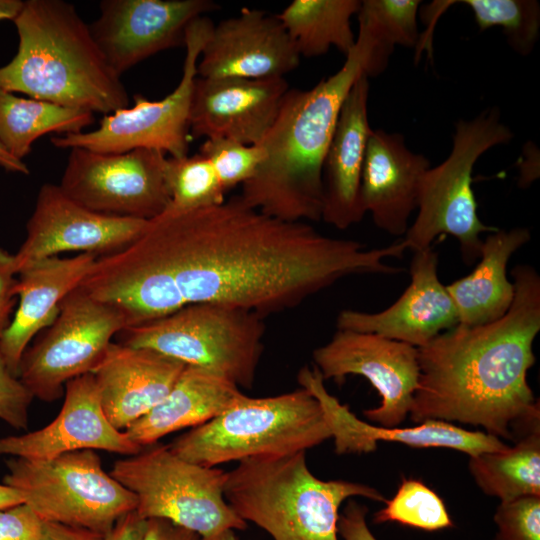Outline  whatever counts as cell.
I'll return each instance as SVG.
<instances>
[{
  "label": "cell",
  "mask_w": 540,
  "mask_h": 540,
  "mask_svg": "<svg viewBox=\"0 0 540 540\" xmlns=\"http://www.w3.org/2000/svg\"><path fill=\"white\" fill-rule=\"evenodd\" d=\"M406 250L403 241L367 249L330 237L307 222L268 216L238 195L149 220L132 243L98 257L78 288L118 308L127 327L199 303L266 317L296 308L345 277L401 272L385 259Z\"/></svg>",
  "instance_id": "1"
},
{
  "label": "cell",
  "mask_w": 540,
  "mask_h": 540,
  "mask_svg": "<svg viewBox=\"0 0 540 540\" xmlns=\"http://www.w3.org/2000/svg\"><path fill=\"white\" fill-rule=\"evenodd\" d=\"M512 276L515 295L503 317L478 326L458 323L417 348L413 422L481 426L508 440L540 427L539 401L527 380L540 331V276L530 265H517Z\"/></svg>",
  "instance_id": "2"
},
{
  "label": "cell",
  "mask_w": 540,
  "mask_h": 540,
  "mask_svg": "<svg viewBox=\"0 0 540 540\" xmlns=\"http://www.w3.org/2000/svg\"><path fill=\"white\" fill-rule=\"evenodd\" d=\"M364 68L365 52L355 42L336 73L311 89L287 91L258 144L266 158L242 185L245 203L284 221L321 220L325 156L344 100Z\"/></svg>",
  "instance_id": "3"
},
{
  "label": "cell",
  "mask_w": 540,
  "mask_h": 540,
  "mask_svg": "<svg viewBox=\"0 0 540 540\" xmlns=\"http://www.w3.org/2000/svg\"><path fill=\"white\" fill-rule=\"evenodd\" d=\"M18 49L0 67V89L103 115L129 105L127 90L107 63L74 5L26 0L13 20Z\"/></svg>",
  "instance_id": "4"
},
{
  "label": "cell",
  "mask_w": 540,
  "mask_h": 540,
  "mask_svg": "<svg viewBox=\"0 0 540 540\" xmlns=\"http://www.w3.org/2000/svg\"><path fill=\"white\" fill-rule=\"evenodd\" d=\"M305 454L239 461L227 472L226 501L273 540H338L339 508L346 499L360 496L386 502L371 486L317 478L308 469Z\"/></svg>",
  "instance_id": "5"
},
{
  "label": "cell",
  "mask_w": 540,
  "mask_h": 540,
  "mask_svg": "<svg viewBox=\"0 0 540 540\" xmlns=\"http://www.w3.org/2000/svg\"><path fill=\"white\" fill-rule=\"evenodd\" d=\"M332 437L319 401L306 389L252 398L242 395L212 420L169 446L180 458L205 467L258 456H282Z\"/></svg>",
  "instance_id": "6"
},
{
  "label": "cell",
  "mask_w": 540,
  "mask_h": 540,
  "mask_svg": "<svg viewBox=\"0 0 540 540\" xmlns=\"http://www.w3.org/2000/svg\"><path fill=\"white\" fill-rule=\"evenodd\" d=\"M512 139L513 132L501 121L496 108L457 121L450 154L430 167L422 179L418 213L403 239L407 249L424 250L432 247L436 237L448 234L459 241L464 263L470 265L479 259L481 234L498 228L484 224L477 214L473 169L485 152Z\"/></svg>",
  "instance_id": "7"
},
{
  "label": "cell",
  "mask_w": 540,
  "mask_h": 540,
  "mask_svg": "<svg viewBox=\"0 0 540 540\" xmlns=\"http://www.w3.org/2000/svg\"><path fill=\"white\" fill-rule=\"evenodd\" d=\"M110 474L136 496L135 510L146 520H169L199 540H237L235 530L247 527L224 497L227 472L186 461L168 445L116 460Z\"/></svg>",
  "instance_id": "8"
},
{
  "label": "cell",
  "mask_w": 540,
  "mask_h": 540,
  "mask_svg": "<svg viewBox=\"0 0 540 540\" xmlns=\"http://www.w3.org/2000/svg\"><path fill=\"white\" fill-rule=\"evenodd\" d=\"M264 317L244 308L199 303L120 333V344L147 348L250 389L264 350Z\"/></svg>",
  "instance_id": "9"
},
{
  "label": "cell",
  "mask_w": 540,
  "mask_h": 540,
  "mask_svg": "<svg viewBox=\"0 0 540 540\" xmlns=\"http://www.w3.org/2000/svg\"><path fill=\"white\" fill-rule=\"evenodd\" d=\"M3 483L17 490L42 522L105 535L136 509V496L107 473L94 450H78L48 460L12 457Z\"/></svg>",
  "instance_id": "10"
},
{
  "label": "cell",
  "mask_w": 540,
  "mask_h": 540,
  "mask_svg": "<svg viewBox=\"0 0 540 540\" xmlns=\"http://www.w3.org/2000/svg\"><path fill=\"white\" fill-rule=\"evenodd\" d=\"M126 327L118 308L76 288L45 334L24 351L17 377L33 398L54 402L69 380L93 372L114 335Z\"/></svg>",
  "instance_id": "11"
},
{
  "label": "cell",
  "mask_w": 540,
  "mask_h": 540,
  "mask_svg": "<svg viewBox=\"0 0 540 540\" xmlns=\"http://www.w3.org/2000/svg\"><path fill=\"white\" fill-rule=\"evenodd\" d=\"M213 23L201 16L187 27L183 72L177 87L161 100L134 95V105L103 115L98 128L75 134L54 135L51 144L95 152L119 153L138 148L155 149L182 157L189 148V113L197 63Z\"/></svg>",
  "instance_id": "12"
},
{
  "label": "cell",
  "mask_w": 540,
  "mask_h": 540,
  "mask_svg": "<svg viewBox=\"0 0 540 540\" xmlns=\"http://www.w3.org/2000/svg\"><path fill=\"white\" fill-rule=\"evenodd\" d=\"M162 151L119 153L70 149L59 187L85 208L109 216L152 220L168 208Z\"/></svg>",
  "instance_id": "13"
},
{
  "label": "cell",
  "mask_w": 540,
  "mask_h": 540,
  "mask_svg": "<svg viewBox=\"0 0 540 540\" xmlns=\"http://www.w3.org/2000/svg\"><path fill=\"white\" fill-rule=\"evenodd\" d=\"M324 381L342 384L348 375L365 377L378 391L381 404L363 411L382 427H400L410 412L418 386L416 347L372 333L340 330L312 354Z\"/></svg>",
  "instance_id": "14"
},
{
  "label": "cell",
  "mask_w": 540,
  "mask_h": 540,
  "mask_svg": "<svg viewBox=\"0 0 540 540\" xmlns=\"http://www.w3.org/2000/svg\"><path fill=\"white\" fill-rule=\"evenodd\" d=\"M149 220L91 211L68 197L59 185L41 186L26 224V237L14 254L18 273L28 265L66 251L102 256L136 240Z\"/></svg>",
  "instance_id": "15"
},
{
  "label": "cell",
  "mask_w": 540,
  "mask_h": 540,
  "mask_svg": "<svg viewBox=\"0 0 540 540\" xmlns=\"http://www.w3.org/2000/svg\"><path fill=\"white\" fill-rule=\"evenodd\" d=\"M89 25L99 50L121 76L145 59L184 46L187 27L218 8L210 0H103Z\"/></svg>",
  "instance_id": "16"
},
{
  "label": "cell",
  "mask_w": 540,
  "mask_h": 540,
  "mask_svg": "<svg viewBox=\"0 0 540 540\" xmlns=\"http://www.w3.org/2000/svg\"><path fill=\"white\" fill-rule=\"evenodd\" d=\"M199 58L202 78H284L300 62L277 15L250 8L213 26Z\"/></svg>",
  "instance_id": "17"
},
{
  "label": "cell",
  "mask_w": 540,
  "mask_h": 540,
  "mask_svg": "<svg viewBox=\"0 0 540 540\" xmlns=\"http://www.w3.org/2000/svg\"><path fill=\"white\" fill-rule=\"evenodd\" d=\"M104 450L132 456L143 448L116 429L103 410L92 373L69 380L58 416L45 427L0 438V456L48 460L78 450Z\"/></svg>",
  "instance_id": "18"
},
{
  "label": "cell",
  "mask_w": 540,
  "mask_h": 540,
  "mask_svg": "<svg viewBox=\"0 0 540 540\" xmlns=\"http://www.w3.org/2000/svg\"><path fill=\"white\" fill-rule=\"evenodd\" d=\"M438 253L432 247L413 252L411 281L402 295L377 313L342 310L336 319L340 330L372 333L416 348L459 323L456 307L438 278Z\"/></svg>",
  "instance_id": "19"
},
{
  "label": "cell",
  "mask_w": 540,
  "mask_h": 540,
  "mask_svg": "<svg viewBox=\"0 0 540 540\" xmlns=\"http://www.w3.org/2000/svg\"><path fill=\"white\" fill-rule=\"evenodd\" d=\"M288 90L284 78L197 76L190 104V135L258 145L273 124Z\"/></svg>",
  "instance_id": "20"
},
{
  "label": "cell",
  "mask_w": 540,
  "mask_h": 540,
  "mask_svg": "<svg viewBox=\"0 0 540 540\" xmlns=\"http://www.w3.org/2000/svg\"><path fill=\"white\" fill-rule=\"evenodd\" d=\"M298 382L319 401L338 455L372 452L376 450L379 441L396 442L414 448H448L466 453L470 457L508 447L499 438L486 432L468 431L440 420H427L404 428L366 423L328 393L324 379L316 368H301Z\"/></svg>",
  "instance_id": "21"
},
{
  "label": "cell",
  "mask_w": 540,
  "mask_h": 540,
  "mask_svg": "<svg viewBox=\"0 0 540 540\" xmlns=\"http://www.w3.org/2000/svg\"><path fill=\"white\" fill-rule=\"evenodd\" d=\"M429 160L411 151L402 134L372 129L368 138L360 197L374 224L394 236L405 235L417 209Z\"/></svg>",
  "instance_id": "22"
},
{
  "label": "cell",
  "mask_w": 540,
  "mask_h": 540,
  "mask_svg": "<svg viewBox=\"0 0 540 540\" xmlns=\"http://www.w3.org/2000/svg\"><path fill=\"white\" fill-rule=\"evenodd\" d=\"M185 366L151 349L112 342L92 372L110 423L126 430L167 396Z\"/></svg>",
  "instance_id": "23"
},
{
  "label": "cell",
  "mask_w": 540,
  "mask_h": 540,
  "mask_svg": "<svg viewBox=\"0 0 540 540\" xmlns=\"http://www.w3.org/2000/svg\"><path fill=\"white\" fill-rule=\"evenodd\" d=\"M369 82L363 74L342 105L323 164L322 217L345 230L359 223L365 211L360 188L366 146L372 128L368 118Z\"/></svg>",
  "instance_id": "24"
},
{
  "label": "cell",
  "mask_w": 540,
  "mask_h": 540,
  "mask_svg": "<svg viewBox=\"0 0 540 540\" xmlns=\"http://www.w3.org/2000/svg\"><path fill=\"white\" fill-rule=\"evenodd\" d=\"M97 258L92 253L55 256L34 262L18 273L15 292L19 305L0 338V353L14 375L32 339L54 321L63 299L79 286Z\"/></svg>",
  "instance_id": "25"
},
{
  "label": "cell",
  "mask_w": 540,
  "mask_h": 540,
  "mask_svg": "<svg viewBox=\"0 0 540 540\" xmlns=\"http://www.w3.org/2000/svg\"><path fill=\"white\" fill-rule=\"evenodd\" d=\"M242 395L239 387L226 377L186 365L167 396L125 432L144 448L172 432L212 420Z\"/></svg>",
  "instance_id": "26"
},
{
  "label": "cell",
  "mask_w": 540,
  "mask_h": 540,
  "mask_svg": "<svg viewBox=\"0 0 540 540\" xmlns=\"http://www.w3.org/2000/svg\"><path fill=\"white\" fill-rule=\"evenodd\" d=\"M530 238L529 229L523 227L488 233L474 270L446 285L456 307L459 324L484 325L507 313L515 295L513 282L507 278V264Z\"/></svg>",
  "instance_id": "27"
},
{
  "label": "cell",
  "mask_w": 540,
  "mask_h": 540,
  "mask_svg": "<svg viewBox=\"0 0 540 540\" xmlns=\"http://www.w3.org/2000/svg\"><path fill=\"white\" fill-rule=\"evenodd\" d=\"M94 120V113L88 110L23 98L0 89V142L22 161L40 137L80 133Z\"/></svg>",
  "instance_id": "28"
},
{
  "label": "cell",
  "mask_w": 540,
  "mask_h": 540,
  "mask_svg": "<svg viewBox=\"0 0 540 540\" xmlns=\"http://www.w3.org/2000/svg\"><path fill=\"white\" fill-rule=\"evenodd\" d=\"M360 4L358 0H294L277 18L300 57L321 56L331 47L346 57L355 46L351 19Z\"/></svg>",
  "instance_id": "29"
},
{
  "label": "cell",
  "mask_w": 540,
  "mask_h": 540,
  "mask_svg": "<svg viewBox=\"0 0 540 540\" xmlns=\"http://www.w3.org/2000/svg\"><path fill=\"white\" fill-rule=\"evenodd\" d=\"M469 470L479 488L500 502L540 496V428L521 435L514 446L470 457Z\"/></svg>",
  "instance_id": "30"
},
{
  "label": "cell",
  "mask_w": 540,
  "mask_h": 540,
  "mask_svg": "<svg viewBox=\"0 0 540 540\" xmlns=\"http://www.w3.org/2000/svg\"><path fill=\"white\" fill-rule=\"evenodd\" d=\"M420 5L418 0L361 1L356 42L365 51L364 74L367 78L378 76L386 69L396 46H417Z\"/></svg>",
  "instance_id": "31"
},
{
  "label": "cell",
  "mask_w": 540,
  "mask_h": 540,
  "mask_svg": "<svg viewBox=\"0 0 540 540\" xmlns=\"http://www.w3.org/2000/svg\"><path fill=\"white\" fill-rule=\"evenodd\" d=\"M164 177L170 197L165 212H187L225 201L226 192L212 164L200 153L167 157Z\"/></svg>",
  "instance_id": "32"
},
{
  "label": "cell",
  "mask_w": 540,
  "mask_h": 540,
  "mask_svg": "<svg viewBox=\"0 0 540 540\" xmlns=\"http://www.w3.org/2000/svg\"><path fill=\"white\" fill-rule=\"evenodd\" d=\"M480 31L500 27L509 46L522 56L535 48L540 33V4L536 0H463Z\"/></svg>",
  "instance_id": "33"
},
{
  "label": "cell",
  "mask_w": 540,
  "mask_h": 540,
  "mask_svg": "<svg viewBox=\"0 0 540 540\" xmlns=\"http://www.w3.org/2000/svg\"><path fill=\"white\" fill-rule=\"evenodd\" d=\"M373 516V523L397 522L405 526L437 531L454 526L443 500L417 479H402L397 492Z\"/></svg>",
  "instance_id": "34"
},
{
  "label": "cell",
  "mask_w": 540,
  "mask_h": 540,
  "mask_svg": "<svg viewBox=\"0 0 540 540\" xmlns=\"http://www.w3.org/2000/svg\"><path fill=\"white\" fill-rule=\"evenodd\" d=\"M199 153L210 161L225 192L253 178L266 158L261 145L222 138L205 139Z\"/></svg>",
  "instance_id": "35"
},
{
  "label": "cell",
  "mask_w": 540,
  "mask_h": 540,
  "mask_svg": "<svg viewBox=\"0 0 540 540\" xmlns=\"http://www.w3.org/2000/svg\"><path fill=\"white\" fill-rule=\"evenodd\" d=\"M494 540H540V496L500 502L494 514Z\"/></svg>",
  "instance_id": "36"
},
{
  "label": "cell",
  "mask_w": 540,
  "mask_h": 540,
  "mask_svg": "<svg viewBox=\"0 0 540 540\" xmlns=\"http://www.w3.org/2000/svg\"><path fill=\"white\" fill-rule=\"evenodd\" d=\"M32 400L33 396L11 372L0 353V420L15 429H26Z\"/></svg>",
  "instance_id": "37"
},
{
  "label": "cell",
  "mask_w": 540,
  "mask_h": 540,
  "mask_svg": "<svg viewBox=\"0 0 540 540\" xmlns=\"http://www.w3.org/2000/svg\"><path fill=\"white\" fill-rule=\"evenodd\" d=\"M42 524L25 503L0 509V540H40Z\"/></svg>",
  "instance_id": "38"
},
{
  "label": "cell",
  "mask_w": 540,
  "mask_h": 540,
  "mask_svg": "<svg viewBox=\"0 0 540 540\" xmlns=\"http://www.w3.org/2000/svg\"><path fill=\"white\" fill-rule=\"evenodd\" d=\"M14 254L0 247V338L9 327L16 303Z\"/></svg>",
  "instance_id": "39"
},
{
  "label": "cell",
  "mask_w": 540,
  "mask_h": 540,
  "mask_svg": "<svg viewBox=\"0 0 540 540\" xmlns=\"http://www.w3.org/2000/svg\"><path fill=\"white\" fill-rule=\"evenodd\" d=\"M368 508L350 500L338 519V534L344 540H377L370 531L366 516Z\"/></svg>",
  "instance_id": "40"
},
{
  "label": "cell",
  "mask_w": 540,
  "mask_h": 540,
  "mask_svg": "<svg viewBox=\"0 0 540 540\" xmlns=\"http://www.w3.org/2000/svg\"><path fill=\"white\" fill-rule=\"evenodd\" d=\"M146 526L147 520L133 510L120 517L102 540H143Z\"/></svg>",
  "instance_id": "41"
},
{
  "label": "cell",
  "mask_w": 540,
  "mask_h": 540,
  "mask_svg": "<svg viewBox=\"0 0 540 540\" xmlns=\"http://www.w3.org/2000/svg\"><path fill=\"white\" fill-rule=\"evenodd\" d=\"M195 532L163 518L147 519L143 540H199Z\"/></svg>",
  "instance_id": "42"
},
{
  "label": "cell",
  "mask_w": 540,
  "mask_h": 540,
  "mask_svg": "<svg viewBox=\"0 0 540 540\" xmlns=\"http://www.w3.org/2000/svg\"><path fill=\"white\" fill-rule=\"evenodd\" d=\"M103 535L54 522H43L40 540H102Z\"/></svg>",
  "instance_id": "43"
},
{
  "label": "cell",
  "mask_w": 540,
  "mask_h": 540,
  "mask_svg": "<svg viewBox=\"0 0 540 540\" xmlns=\"http://www.w3.org/2000/svg\"><path fill=\"white\" fill-rule=\"evenodd\" d=\"M0 167L8 172L28 175L30 170L26 163L13 157L0 142Z\"/></svg>",
  "instance_id": "44"
},
{
  "label": "cell",
  "mask_w": 540,
  "mask_h": 540,
  "mask_svg": "<svg viewBox=\"0 0 540 540\" xmlns=\"http://www.w3.org/2000/svg\"><path fill=\"white\" fill-rule=\"evenodd\" d=\"M24 503L20 493L14 488L0 483V509H6Z\"/></svg>",
  "instance_id": "45"
},
{
  "label": "cell",
  "mask_w": 540,
  "mask_h": 540,
  "mask_svg": "<svg viewBox=\"0 0 540 540\" xmlns=\"http://www.w3.org/2000/svg\"><path fill=\"white\" fill-rule=\"evenodd\" d=\"M23 5L21 0H0V21H13Z\"/></svg>",
  "instance_id": "46"
}]
</instances>
